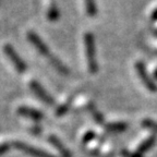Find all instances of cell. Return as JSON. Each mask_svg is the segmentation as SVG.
<instances>
[{"instance_id": "cell-4", "label": "cell", "mask_w": 157, "mask_h": 157, "mask_svg": "<svg viewBox=\"0 0 157 157\" xmlns=\"http://www.w3.org/2000/svg\"><path fill=\"white\" fill-rule=\"evenodd\" d=\"M13 145H14V147L17 150L22 151L23 153H25V154L29 155V156H32V157H56V156H54V155L49 154L48 152L39 150L37 147L25 144V143H23V142H15Z\"/></svg>"}, {"instance_id": "cell-12", "label": "cell", "mask_w": 157, "mask_h": 157, "mask_svg": "<svg viewBox=\"0 0 157 157\" xmlns=\"http://www.w3.org/2000/svg\"><path fill=\"white\" fill-rule=\"evenodd\" d=\"M105 127L110 132H123L128 129V124L125 122H111L107 123Z\"/></svg>"}, {"instance_id": "cell-3", "label": "cell", "mask_w": 157, "mask_h": 157, "mask_svg": "<svg viewBox=\"0 0 157 157\" xmlns=\"http://www.w3.org/2000/svg\"><path fill=\"white\" fill-rule=\"evenodd\" d=\"M3 50H5L7 57L10 59V61L12 62V64L14 66V68L17 69V71L19 72V73H24L27 70V64L25 63L24 60L20 57V55L15 52V49L13 48L11 45L7 44L3 47Z\"/></svg>"}, {"instance_id": "cell-9", "label": "cell", "mask_w": 157, "mask_h": 157, "mask_svg": "<svg viewBox=\"0 0 157 157\" xmlns=\"http://www.w3.org/2000/svg\"><path fill=\"white\" fill-rule=\"evenodd\" d=\"M49 61H50L52 66L56 69L59 73L63 74V75H68V74H70V70L68 69V67H67L66 64L62 63V62L60 61L57 57L52 56V55H50V56H49Z\"/></svg>"}, {"instance_id": "cell-1", "label": "cell", "mask_w": 157, "mask_h": 157, "mask_svg": "<svg viewBox=\"0 0 157 157\" xmlns=\"http://www.w3.org/2000/svg\"><path fill=\"white\" fill-rule=\"evenodd\" d=\"M84 46H85V55L87 59V67L90 72L93 74L97 73L98 63L96 60V46L95 38L91 32L85 33L84 35Z\"/></svg>"}, {"instance_id": "cell-13", "label": "cell", "mask_w": 157, "mask_h": 157, "mask_svg": "<svg viewBox=\"0 0 157 157\" xmlns=\"http://www.w3.org/2000/svg\"><path fill=\"white\" fill-rule=\"evenodd\" d=\"M85 9H86V13L90 17H95L97 14L96 0H85Z\"/></svg>"}, {"instance_id": "cell-6", "label": "cell", "mask_w": 157, "mask_h": 157, "mask_svg": "<svg viewBox=\"0 0 157 157\" xmlns=\"http://www.w3.org/2000/svg\"><path fill=\"white\" fill-rule=\"evenodd\" d=\"M27 39H29V43H31V44H32L33 46H34L35 48H36L42 55L47 56V57L50 56V54H49L48 46L45 44V42L43 40L42 38H40V37H39V35L37 34V33L32 32V31H31V32H29V33H27Z\"/></svg>"}, {"instance_id": "cell-20", "label": "cell", "mask_w": 157, "mask_h": 157, "mask_svg": "<svg viewBox=\"0 0 157 157\" xmlns=\"http://www.w3.org/2000/svg\"><path fill=\"white\" fill-rule=\"evenodd\" d=\"M151 17H152L153 21H157V8L152 12V14H151Z\"/></svg>"}, {"instance_id": "cell-18", "label": "cell", "mask_w": 157, "mask_h": 157, "mask_svg": "<svg viewBox=\"0 0 157 157\" xmlns=\"http://www.w3.org/2000/svg\"><path fill=\"white\" fill-rule=\"evenodd\" d=\"M122 154H123V156H124V157H143L142 155L137 154L136 152H134V153H129V152H127V151H124V152H123Z\"/></svg>"}, {"instance_id": "cell-21", "label": "cell", "mask_w": 157, "mask_h": 157, "mask_svg": "<svg viewBox=\"0 0 157 157\" xmlns=\"http://www.w3.org/2000/svg\"><path fill=\"white\" fill-rule=\"evenodd\" d=\"M153 76H154L155 80H157V68L154 70V73H153Z\"/></svg>"}, {"instance_id": "cell-5", "label": "cell", "mask_w": 157, "mask_h": 157, "mask_svg": "<svg viewBox=\"0 0 157 157\" xmlns=\"http://www.w3.org/2000/svg\"><path fill=\"white\" fill-rule=\"evenodd\" d=\"M29 87L34 92V94H36L37 97H38L39 99H42L47 105H54L55 104V99L52 98V96L49 95L48 92H47L37 81L31 82V83H29Z\"/></svg>"}, {"instance_id": "cell-17", "label": "cell", "mask_w": 157, "mask_h": 157, "mask_svg": "<svg viewBox=\"0 0 157 157\" xmlns=\"http://www.w3.org/2000/svg\"><path fill=\"white\" fill-rule=\"evenodd\" d=\"M94 137H95V133H94L93 131H88V132L86 133L85 135H84V137H83V143H84V144H86L87 142H90L91 140H93Z\"/></svg>"}, {"instance_id": "cell-16", "label": "cell", "mask_w": 157, "mask_h": 157, "mask_svg": "<svg viewBox=\"0 0 157 157\" xmlns=\"http://www.w3.org/2000/svg\"><path fill=\"white\" fill-rule=\"evenodd\" d=\"M70 106H71V101H67L66 104H63V105H61L60 107H58V109H57V111H56L57 116L60 117V116H63L64 113H67V111L69 110Z\"/></svg>"}, {"instance_id": "cell-14", "label": "cell", "mask_w": 157, "mask_h": 157, "mask_svg": "<svg viewBox=\"0 0 157 157\" xmlns=\"http://www.w3.org/2000/svg\"><path fill=\"white\" fill-rule=\"evenodd\" d=\"M142 125L144 128H146V129H148V130H152L157 133V122L156 121L152 120V119H144V120L142 121Z\"/></svg>"}, {"instance_id": "cell-7", "label": "cell", "mask_w": 157, "mask_h": 157, "mask_svg": "<svg viewBox=\"0 0 157 157\" xmlns=\"http://www.w3.org/2000/svg\"><path fill=\"white\" fill-rule=\"evenodd\" d=\"M17 113H19L21 116H23V117H27V118H29V119H32V120H35V121L43 120V119L45 118V116L43 115L39 110H36V109H34V108L26 107V106L20 107L19 109H17Z\"/></svg>"}, {"instance_id": "cell-2", "label": "cell", "mask_w": 157, "mask_h": 157, "mask_svg": "<svg viewBox=\"0 0 157 157\" xmlns=\"http://www.w3.org/2000/svg\"><path fill=\"white\" fill-rule=\"evenodd\" d=\"M135 70H136V73L139 75V78H141L142 83L144 84L145 87L148 90L152 93L157 92V84L155 83V81L153 80V78L147 73V70L145 68V64L142 61H137L135 63Z\"/></svg>"}, {"instance_id": "cell-15", "label": "cell", "mask_w": 157, "mask_h": 157, "mask_svg": "<svg viewBox=\"0 0 157 157\" xmlns=\"http://www.w3.org/2000/svg\"><path fill=\"white\" fill-rule=\"evenodd\" d=\"M90 110H91L92 115H93V118L96 120V122H97V123H103L104 122L103 115H101V113H99L97 109H95L93 106H91V107H90Z\"/></svg>"}, {"instance_id": "cell-11", "label": "cell", "mask_w": 157, "mask_h": 157, "mask_svg": "<svg viewBox=\"0 0 157 157\" xmlns=\"http://www.w3.org/2000/svg\"><path fill=\"white\" fill-rule=\"evenodd\" d=\"M59 17H60V12H59L58 7L55 2H52L47 10V19L50 22H56L59 20Z\"/></svg>"}, {"instance_id": "cell-8", "label": "cell", "mask_w": 157, "mask_h": 157, "mask_svg": "<svg viewBox=\"0 0 157 157\" xmlns=\"http://www.w3.org/2000/svg\"><path fill=\"white\" fill-rule=\"evenodd\" d=\"M49 142L56 147L57 151L61 154L62 157H72V154L69 152L68 148L64 146V144L61 142V140H59L56 135H50V136H49Z\"/></svg>"}, {"instance_id": "cell-10", "label": "cell", "mask_w": 157, "mask_h": 157, "mask_svg": "<svg viewBox=\"0 0 157 157\" xmlns=\"http://www.w3.org/2000/svg\"><path fill=\"white\" fill-rule=\"evenodd\" d=\"M155 143H156V137H155L154 135H152V136H150V137H147V139H145V140L140 144L139 148L136 150V153L143 156V154H144V153L148 152V151H150L151 148L154 146Z\"/></svg>"}, {"instance_id": "cell-19", "label": "cell", "mask_w": 157, "mask_h": 157, "mask_svg": "<svg viewBox=\"0 0 157 157\" xmlns=\"http://www.w3.org/2000/svg\"><path fill=\"white\" fill-rule=\"evenodd\" d=\"M10 150V145L8 144V143H5V144H1L0 145V155L3 154V153H6L7 151Z\"/></svg>"}]
</instances>
